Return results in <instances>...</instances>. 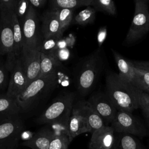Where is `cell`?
Masks as SVG:
<instances>
[{
    "label": "cell",
    "mask_w": 149,
    "mask_h": 149,
    "mask_svg": "<svg viewBox=\"0 0 149 149\" xmlns=\"http://www.w3.org/2000/svg\"><path fill=\"white\" fill-rule=\"evenodd\" d=\"M148 0H134V2H146V3H147Z\"/></svg>",
    "instance_id": "74e56055"
},
{
    "label": "cell",
    "mask_w": 149,
    "mask_h": 149,
    "mask_svg": "<svg viewBox=\"0 0 149 149\" xmlns=\"http://www.w3.org/2000/svg\"><path fill=\"white\" fill-rule=\"evenodd\" d=\"M70 53L69 49L66 47H59L55 50L52 55L59 62H62L68 60L69 58Z\"/></svg>",
    "instance_id": "1f68e13d"
},
{
    "label": "cell",
    "mask_w": 149,
    "mask_h": 149,
    "mask_svg": "<svg viewBox=\"0 0 149 149\" xmlns=\"http://www.w3.org/2000/svg\"><path fill=\"white\" fill-rule=\"evenodd\" d=\"M87 101L103 119L105 123L112 122L118 110L105 93H95Z\"/></svg>",
    "instance_id": "30bf717a"
},
{
    "label": "cell",
    "mask_w": 149,
    "mask_h": 149,
    "mask_svg": "<svg viewBox=\"0 0 149 149\" xmlns=\"http://www.w3.org/2000/svg\"><path fill=\"white\" fill-rule=\"evenodd\" d=\"M40 66V76H47L56 74V72L62 66V65L54 56L41 52Z\"/></svg>",
    "instance_id": "7402d4cb"
},
{
    "label": "cell",
    "mask_w": 149,
    "mask_h": 149,
    "mask_svg": "<svg viewBox=\"0 0 149 149\" xmlns=\"http://www.w3.org/2000/svg\"><path fill=\"white\" fill-rule=\"evenodd\" d=\"M31 6L29 0H17L16 3L14 12L19 20L23 19L28 13Z\"/></svg>",
    "instance_id": "f546056e"
},
{
    "label": "cell",
    "mask_w": 149,
    "mask_h": 149,
    "mask_svg": "<svg viewBox=\"0 0 149 149\" xmlns=\"http://www.w3.org/2000/svg\"><path fill=\"white\" fill-rule=\"evenodd\" d=\"M12 12L0 13V55H6V68L9 71L17 59L13 54V36L10 21Z\"/></svg>",
    "instance_id": "52a82bcc"
},
{
    "label": "cell",
    "mask_w": 149,
    "mask_h": 149,
    "mask_svg": "<svg viewBox=\"0 0 149 149\" xmlns=\"http://www.w3.org/2000/svg\"><path fill=\"white\" fill-rule=\"evenodd\" d=\"M139 104L147 119L149 118V94L140 91L139 93Z\"/></svg>",
    "instance_id": "4dcf8cb0"
},
{
    "label": "cell",
    "mask_w": 149,
    "mask_h": 149,
    "mask_svg": "<svg viewBox=\"0 0 149 149\" xmlns=\"http://www.w3.org/2000/svg\"><path fill=\"white\" fill-rule=\"evenodd\" d=\"M111 124L115 133H126L139 137L145 136L147 134V130L144 125L130 112L118 111Z\"/></svg>",
    "instance_id": "9c48e42d"
},
{
    "label": "cell",
    "mask_w": 149,
    "mask_h": 149,
    "mask_svg": "<svg viewBox=\"0 0 149 149\" xmlns=\"http://www.w3.org/2000/svg\"><path fill=\"white\" fill-rule=\"evenodd\" d=\"M96 12L97 10L92 6H86L74 17L73 23L80 26L93 23L95 19Z\"/></svg>",
    "instance_id": "d4e9b609"
},
{
    "label": "cell",
    "mask_w": 149,
    "mask_h": 149,
    "mask_svg": "<svg viewBox=\"0 0 149 149\" xmlns=\"http://www.w3.org/2000/svg\"><path fill=\"white\" fill-rule=\"evenodd\" d=\"M70 141L81 134L90 132L87 120L76 102L74 103L68 125Z\"/></svg>",
    "instance_id": "5bb4252c"
},
{
    "label": "cell",
    "mask_w": 149,
    "mask_h": 149,
    "mask_svg": "<svg viewBox=\"0 0 149 149\" xmlns=\"http://www.w3.org/2000/svg\"><path fill=\"white\" fill-rule=\"evenodd\" d=\"M146 93H148V94H149V89H148V90H147V91H146Z\"/></svg>",
    "instance_id": "f35d334b"
},
{
    "label": "cell",
    "mask_w": 149,
    "mask_h": 149,
    "mask_svg": "<svg viewBox=\"0 0 149 149\" xmlns=\"http://www.w3.org/2000/svg\"><path fill=\"white\" fill-rule=\"evenodd\" d=\"M19 58L27 77L28 85L41 75V52L38 49H23Z\"/></svg>",
    "instance_id": "8fae6325"
},
{
    "label": "cell",
    "mask_w": 149,
    "mask_h": 149,
    "mask_svg": "<svg viewBox=\"0 0 149 149\" xmlns=\"http://www.w3.org/2000/svg\"><path fill=\"white\" fill-rule=\"evenodd\" d=\"M88 143L89 149H112L115 137V132L111 126L105 125L91 133Z\"/></svg>",
    "instance_id": "4fadbf2b"
},
{
    "label": "cell",
    "mask_w": 149,
    "mask_h": 149,
    "mask_svg": "<svg viewBox=\"0 0 149 149\" xmlns=\"http://www.w3.org/2000/svg\"><path fill=\"white\" fill-rule=\"evenodd\" d=\"M76 102L83 113L91 133L106 125L103 119L87 100H80Z\"/></svg>",
    "instance_id": "e0dca14e"
},
{
    "label": "cell",
    "mask_w": 149,
    "mask_h": 149,
    "mask_svg": "<svg viewBox=\"0 0 149 149\" xmlns=\"http://www.w3.org/2000/svg\"><path fill=\"white\" fill-rule=\"evenodd\" d=\"M24 40L23 49H38L41 39V29L36 9L31 5L27 15L19 20Z\"/></svg>",
    "instance_id": "8992f818"
},
{
    "label": "cell",
    "mask_w": 149,
    "mask_h": 149,
    "mask_svg": "<svg viewBox=\"0 0 149 149\" xmlns=\"http://www.w3.org/2000/svg\"><path fill=\"white\" fill-rule=\"evenodd\" d=\"M51 9H73L81 6H91L92 0H50Z\"/></svg>",
    "instance_id": "cb8c5ba5"
},
{
    "label": "cell",
    "mask_w": 149,
    "mask_h": 149,
    "mask_svg": "<svg viewBox=\"0 0 149 149\" xmlns=\"http://www.w3.org/2000/svg\"><path fill=\"white\" fill-rule=\"evenodd\" d=\"M91 6L97 10L114 16L117 13L113 0H92Z\"/></svg>",
    "instance_id": "83f0119b"
},
{
    "label": "cell",
    "mask_w": 149,
    "mask_h": 149,
    "mask_svg": "<svg viewBox=\"0 0 149 149\" xmlns=\"http://www.w3.org/2000/svg\"><path fill=\"white\" fill-rule=\"evenodd\" d=\"M41 33L43 38L52 37H62L63 33L61 29L59 22L55 10L51 9L45 12L42 16Z\"/></svg>",
    "instance_id": "9a60e30c"
},
{
    "label": "cell",
    "mask_w": 149,
    "mask_h": 149,
    "mask_svg": "<svg viewBox=\"0 0 149 149\" xmlns=\"http://www.w3.org/2000/svg\"><path fill=\"white\" fill-rule=\"evenodd\" d=\"M17 0H0V13H8L14 10Z\"/></svg>",
    "instance_id": "d6a6232c"
},
{
    "label": "cell",
    "mask_w": 149,
    "mask_h": 149,
    "mask_svg": "<svg viewBox=\"0 0 149 149\" xmlns=\"http://www.w3.org/2000/svg\"><path fill=\"white\" fill-rule=\"evenodd\" d=\"M55 136V132L48 127L43 128L28 140H24L22 145L31 149H48L50 143Z\"/></svg>",
    "instance_id": "2e32d148"
},
{
    "label": "cell",
    "mask_w": 149,
    "mask_h": 149,
    "mask_svg": "<svg viewBox=\"0 0 149 149\" xmlns=\"http://www.w3.org/2000/svg\"><path fill=\"white\" fill-rule=\"evenodd\" d=\"M61 39L62 37H56L43 38L38 49L41 53L52 56L55 50L58 48Z\"/></svg>",
    "instance_id": "4316f807"
},
{
    "label": "cell",
    "mask_w": 149,
    "mask_h": 149,
    "mask_svg": "<svg viewBox=\"0 0 149 149\" xmlns=\"http://www.w3.org/2000/svg\"><path fill=\"white\" fill-rule=\"evenodd\" d=\"M11 26L13 36V54L16 59L22 54L24 47V40L19 20L14 10L11 13Z\"/></svg>",
    "instance_id": "ffe728a7"
},
{
    "label": "cell",
    "mask_w": 149,
    "mask_h": 149,
    "mask_svg": "<svg viewBox=\"0 0 149 149\" xmlns=\"http://www.w3.org/2000/svg\"><path fill=\"white\" fill-rule=\"evenodd\" d=\"M47 0H29L30 5L34 8H41L46 3Z\"/></svg>",
    "instance_id": "8d00e7d4"
},
{
    "label": "cell",
    "mask_w": 149,
    "mask_h": 149,
    "mask_svg": "<svg viewBox=\"0 0 149 149\" xmlns=\"http://www.w3.org/2000/svg\"><path fill=\"white\" fill-rule=\"evenodd\" d=\"M105 64L106 57L101 47L83 58L79 62L74 72V81L81 95H86L93 89Z\"/></svg>",
    "instance_id": "6da1fadb"
},
{
    "label": "cell",
    "mask_w": 149,
    "mask_h": 149,
    "mask_svg": "<svg viewBox=\"0 0 149 149\" xmlns=\"http://www.w3.org/2000/svg\"><path fill=\"white\" fill-rule=\"evenodd\" d=\"M27 80L19 58L10 70V76L6 94L11 98H16L26 87Z\"/></svg>",
    "instance_id": "7c38bea8"
},
{
    "label": "cell",
    "mask_w": 149,
    "mask_h": 149,
    "mask_svg": "<svg viewBox=\"0 0 149 149\" xmlns=\"http://www.w3.org/2000/svg\"><path fill=\"white\" fill-rule=\"evenodd\" d=\"M55 136L52 139L48 149H68L70 140L68 134L58 132H54Z\"/></svg>",
    "instance_id": "f1b7e54d"
},
{
    "label": "cell",
    "mask_w": 149,
    "mask_h": 149,
    "mask_svg": "<svg viewBox=\"0 0 149 149\" xmlns=\"http://www.w3.org/2000/svg\"><path fill=\"white\" fill-rule=\"evenodd\" d=\"M112 51L119 70V76L123 80L133 86L134 77V66L132 61L125 58L114 49H112Z\"/></svg>",
    "instance_id": "ac0fdd59"
},
{
    "label": "cell",
    "mask_w": 149,
    "mask_h": 149,
    "mask_svg": "<svg viewBox=\"0 0 149 149\" xmlns=\"http://www.w3.org/2000/svg\"><path fill=\"white\" fill-rule=\"evenodd\" d=\"M149 31V11L147 3L135 2L133 18L127 32L126 41L134 42L143 37Z\"/></svg>",
    "instance_id": "ba28073f"
},
{
    "label": "cell",
    "mask_w": 149,
    "mask_h": 149,
    "mask_svg": "<svg viewBox=\"0 0 149 149\" xmlns=\"http://www.w3.org/2000/svg\"><path fill=\"white\" fill-rule=\"evenodd\" d=\"M133 86L142 91L146 92L149 89V71L134 66Z\"/></svg>",
    "instance_id": "603a6c76"
},
{
    "label": "cell",
    "mask_w": 149,
    "mask_h": 149,
    "mask_svg": "<svg viewBox=\"0 0 149 149\" xmlns=\"http://www.w3.org/2000/svg\"><path fill=\"white\" fill-rule=\"evenodd\" d=\"M21 112L15 98L6 94L0 95V121L19 115Z\"/></svg>",
    "instance_id": "d6986e66"
},
{
    "label": "cell",
    "mask_w": 149,
    "mask_h": 149,
    "mask_svg": "<svg viewBox=\"0 0 149 149\" xmlns=\"http://www.w3.org/2000/svg\"><path fill=\"white\" fill-rule=\"evenodd\" d=\"M74 98L75 94L72 92L60 95L44 111L37 122L41 124L59 123L68 127Z\"/></svg>",
    "instance_id": "277c9868"
},
{
    "label": "cell",
    "mask_w": 149,
    "mask_h": 149,
    "mask_svg": "<svg viewBox=\"0 0 149 149\" xmlns=\"http://www.w3.org/2000/svg\"><path fill=\"white\" fill-rule=\"evenodd\" d=\"M56 82L57 76L52 74L40 76L29 83L16 98L21 112L32 108L40 98L55 87Z\"/></svg>",
    "instance_id": "3957f363"
},
{
    "label": "cell",
    "mask_w": 149,
    "mask_h": 149,
    "mask_svg": "<svg viewBox=\"0 0 149 149\" xmlns=\"http://www.w3.org/2000/svg\"><path fill=\"white\" fill-rule=\"evenodd\" d=\"M147 120H148V123H149V118L147 119Z\"/></svg>",
    "instance_id": "ab89813d"
},
{
    "label": "cell",
    "mask_w": 149,
    "mask_h": 149,
    "mask_svg": "<svg viewBox=\"0 0 149 149\" xmlns=\"http://www.w3.org/2000/svg\"><path fill=\"white\" fill-rule=\"evenodd\" d=\"M112 149H142V146L134 136L126 133H116Z\"/></svg>",
    "instance_id": "44dd1931"
},
{
    "label": "cell",
    "mask_w": 149,
    "mask_h": 149,
    "mask_svg": "<svg viewBox=\"0 0 149 149\" xmlns=\"http://www.w3.org/2000/svg\"><path fill=\"white\" fill-rule=\"evenodd\" d=\"M6 69V68L0 66V88L4 87L6 84L8 74Z\"/></svg>",
    "instance_id": "e575fe53"
},
{
    "label": "cell",
    "mask_w": 149,
    "mask_h": 149,
    "mask_svg": "<svg viewBox=\"0 0 149 149\" xmlns=\"http://www.w3.org/2000/svg\"><path fill=\"white\" fill-rule=\"evenodd\" d=\"M24 129L19 115L0 121V149H17Z\"/></svg>",
    "instance_id": "5b68a950"
},
{
    "label": "cell",
    "mask_w": 149,
    "mask_h": 149,
    "mask_svg": "<svg viewBox=\"0 0 149 149\" xmlns=\"http://www.w3.org/2000/svg\"><path fill=\"white\" fill-rule=\"evenodd\" d=\"M54 10H55L56 13L61 31L63 33L73 21V9L69 8H58Z\"/></svg>",
    "instance_id": "484cf974"
},
{
    "label": "cell",
    "mask_w": 149,
    "mask_h": 149,
    "mask_svg": "<svg viewBox=\"0 0 149 149\" xmlns=\"http://www.w3.org/2000/svg\"><path fill=\"white\" fill-rule=\"evenodd\" d=\"M134 66L149 71V61H132Z\"/></svg>",
    "instance_id": "d590c367"
},
{
    "label": "cell",
    "mask_w": 149,
    "mask_h": 149,
    "mask_svg": "<svg viewBox=\"0 0 149 149\" xmlns=\"http://www.w3.org/2000/svg\"><path fill=\"white\" fill-rule=\"evenodd\" d=\"M107 36V28L106 26L101 27L97 33V42L99 48H101L102 44L106 40Z\"/></svg>",
    "instance_id": "836d02e7"
},
{
    "label": "cell",
    "mask_w": 149,
    "mask_h": 149,
    "mask_svg": "<svg viewBox=\"0 0 149 149\" xmlns=\"http://www.w3.org/2000/svg\"><path fill=\"white\" fill-rule=\"evenodd\" d=\"M130 84L123 80L118 73L109 71L105 77V93L111 99L118 111L132 113L139 108V93Z\"/></svg>",
    "instance_id": "7a4b0ae2"
}]
</instances>
